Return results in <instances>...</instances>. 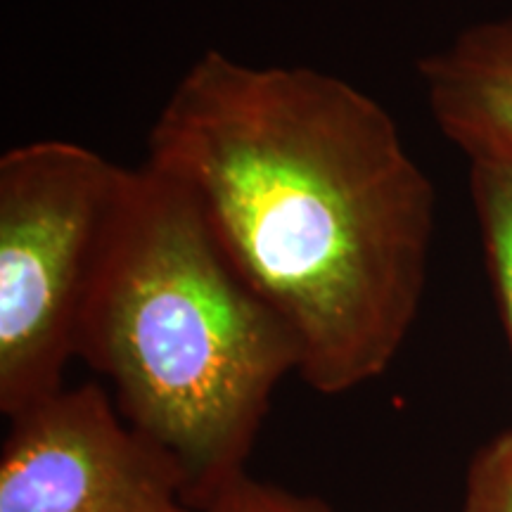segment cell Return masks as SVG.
Listing matches in <instances>:
<instances>
[{
  "label": "cell",
  "mask_w": 512,
  "mask_h": 512,
  "mask_svg": "<svg viewBox=\"0 0 512 512\" xmlns=\"http://www.w3.org/2000/svg\"><path fill=\"white\" fill-rule=\"evenodd\" d=\"M145 162L287 325L313 392L387 373L425 294L437 200L380 102L320 69L207 50L159 110Z\"/></svg>",
  "instance_id": "6da1fadb"
},
{
  "label": "cell",
  "mask_w": 512,
  "mask_h": 512,
  "mask_svg": "<svg viewBox=\"0 0 512 512\" xmlns=\"http://www.w3.org/2000/svg\"><path fill=\"white\" fill-rule=\"evenodd\" d=\"M76 358L133 430L176 460L204 510L247 460L297 339L235 271L200 209L143 162L126 169L95 256Z\"/></svg>",
  "instance_id": "7a4b0ae2"
},
{
  "label": "cell",
  "mask_w": 512,
  "mask_h": 512,
  "mask_svg": "<svg viewBox=\"0 0 512 512\" xmlns=\"http://www.w3.org/2000/svg\"><path fill=\"white\" fill-rule=\"evenodd\" d=\"M126 166L67 140L0 157V413L67 387L95 256Z\"/></svg>",
  "instance_id": "3957f363"
},
{
  "label": "cell",
  "mask_w": 512,
  "mask_h": 512,
  "mask_svg": "<svg viewBox=\"0 0 512 512\" xmlns=\"http://www.w3.org/2000/svg\"><path fill=\"white\" fill-rule=\"evenodd\" d=\"M0 512H202L176 460L121 418L100 384L64 387L10 418Z\"/></svg>",
  "instance_id": "277c9868"
},
{
  "label": "cell",
  "mask_w": 512,
  "mask_h": 512,
  "mask_svg": "<svg viewBox=\"0 0 512 512\" xmlns=\"http://www.w3.org/2000/svg\"><path fill=\"white\" fill-rule=\"evenodd\" d=\"M418 74L439 131L470 162L512 164V12L463 29Z\"/></svg>",
  "instance_id": "5b68a950"
},
{
  "label": "cell",
  "mask_w": 512,
  "mask_h": 512,
  "mask_svg": "<svg viewBox=\"0 0 512 512\" xmlns=\"http://www.w3.org/2000/svg\"><path fill=\"white\" fill-rule=\"evenodd\" d=\"M470 195L512 351V164L470 162Z\"/></svg>",
  "instance_id": "8992f818"
},
{
  "label": "cell",
  "mask_w": 512,
  "mask_h": 512,
  "mask_svg": "<svg viewBox=\"0 0 512 512\" xmlns=\"http://www.w3.org/2000/svg\"><path fill=\"white\" fill-rule=\"evenodd\" d=\"M460 512H512V427L470 458Z\"/></svg>",
  "instance_id": "52a82bcc"
},
{
  "label": "cell",
  "mask_w": 512,
  "mask_h": 512,
  "mask_svg": "<svg viewBox=\"0 0 512 512\" xmlns=\"http://www.w3.org/2000/svg\"><path fill=\"white\" fill-rule=\"evenodd\" d=\"M202 512H335L316 496L242 475L230 482Z\"/></svg>",
  "instance_id": "ba28073f"
}]
</instances>
